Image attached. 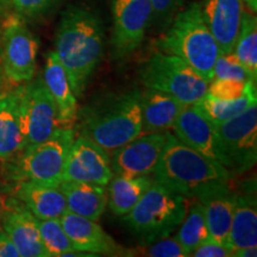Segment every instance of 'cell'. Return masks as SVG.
<instances>
[{"label":"cell","mask_w":257,"mask_h":257,"mask_svg":"<svg viewBox=\"0 0 257 257\" xmlns=\"http://www.w3.org/2000/svg\"><path fill=\"white\" fill-rule=\"evenodd\" d=\"M37 227L48 257H64L67 252L74 250L60 218L37 219Z\"/></svg>","instance_id":"cell-29"},{"label":"cell","mask_w":257,"mask_h":257,"mask_svg":"<svg viewBox=\"0 0 257 257\" xmlns=\"http://www.w3.org/2000/svg\"><path fill=\"white\" fill-rule=\"evenodd\" d=\"M172 128L175 136L182 143L206 159L224 167V159L220 153L213 124L208 121L194 107V105L185 106Z\"/></svg>","instance_id":"cell-14"},{"label":"cell","mask_w":257,"mask_h":257,"mask_svg":"<svg viewBox=\"0 0 257 257\" xmlns=\"http://www.w3.org/2000/svg\"><path fill=\"white\" fill-rule=\"evenodd\" d=\"M18 87L0 92V160L14 159L23 150Z\"/></svg>","instance_id":"cell-22"},{"label":"cell","mask_w":257,"mask_h":257,"mask_svg":"<svg viewBox=\"0 0 257 257\" xmlns=\"http://www.w3.org/2000/svg\"><path fill=\"white\" fill-rule=\"evenodd\" d=\"M197 200L200 201L204 207L211 238L226 244L236 205V193L231 191L229 182H224L201 193Z\"/></svg>","instance_id":"cell-19"},{"label":"cell","mask_w":257,"mask_h":257,"mask_svg":"<svg viewBox=\"0 0 257 257\" xmlns=\"http://www.w3.org/2000/svg\"><path fill=\"white\" fill-rule=\"evenodd\" d=\"M186 104L168 93L146 88L141 95L142 134L160 133L173 127Z\"/></svg>","instance_id":"cell-21"},{"label":"cell","mask_w":257,"mask_h":257,"mask_svg":"<svg viewBox=\"0 0 257 257\" xmlns=\"http://www.w3.org/2000/svg\"><path fill=\"white\" fill-rule=\"evenodd\" d=\"M4 4V2L3 0H0V16H2V5Z\"/></svg>","instance_id":"cell-40"},{"label":"cell","mask_w":257,"mask_h":257,"mask_svg":"<svg viewBox=\"0 0 257 257\" xmlns=\"http://www.w3.org/2000/svg\"><path fill=\"white\" fill-rule=\"evenodd\" d=\"M156 47L184 60L208 83L213 80L214 63L221 51L205 22L200 3H191L180 10L156 41Z\"/></svg>","instance_id":"cell-4"},{"label":"cell","mask_w":257,"mask_h":257,"mask_svg":"<svg viewBox=\"0 0 257 257\" xmlns=\"http://www.w3.org/2000/svg\"><path fill=\"white\" fill-rule=\"evenodd\" d=\"M74 138V128H59L47 141L6 161V176L14 182L37 181L59 186L63 181L64 163Z\"/></svg>","instance_id":"cell-6"},{"label":"cell","mask_w":257,"mask_h":257,"mask_svg":"<svg viewBox=\"0 0 257 257\" xmlns=\"http://www.w3.org/2000/svg\"><path fill=\"white\" fill-rule=\"evenodd\" d=\"M9 3L16 12L23 17H40L49 12L56 5L57 0H3Z\"/></svg>","instance_id":"cell-33"},{"label":"cell","mask_w":257,"mask_h":257,"mask_svg":"<svg viewBox=\"0 0 257 257\" xmlns=\"http://www.w3.org/2000/svg\"><path fill=\"white\" fill-rule=\"evenodd\" d=\"M0 257H21L18 249L4 230L0 231Z\"/></svg>","instance_id":"cell-36"},{"label":"cell","mask_w":257,"mask_h":257,"mask_svg":"<svg viewBox=\"0 0 257 257\" xmlns=\"http://www.w3.org/2000/svg\"><path fill=\"white\" fill-rule=\"evenodd\" d=\"M2 227L22 257H48L41 240L37 218L17 198L6 200Z\"/></svg>","instance_id":"cell-15"},{"label":"cell","mask_w":257,"mask_h":257,"mask_svg":"<svg viewBox=\"0 0 257 257\" xmlns=\"http://www.w3.org/2000/svg\"><path fill=\"white\" fill-rule=\"evenodd\" d=\"M257 104V102H256ZM252 104L232 119L213 125L224 167L231 174H243L257 161V106Z\"/></svg>","instance_id":"cell-9"},{"label":"cell","mask_w":257,"mask_h":257,"mask_svg":"<svg viewBox=\"0 0 257 257\" xmlns=\"http://www.w3.org/2000/svg\"><path fill=\"white\" fill-rule=\"evenodd\" d=\"M231 256L234 257H255L257 256V246H248V248H242L234 250L231 252Z\"/></svg>","instance_id":"cell-37"},{"label":"cell","mask_w":257,"mask_h":257,"mask_svg":"<svg viewBox=\"0 0 257 257\" xmlns=\"http://www.w3.org/2000/svg\"><path fill=\"white\" fill-rule=\"evenodd\" d=\"M152 175L155 181L173 192L195 199L208 189L230 182L232 178L225 167L186 146L169 130Z\"/></svg>","instance_id":"cell-3"},{"label":"cell","mask_w":257,"mask_h":257,"mask_svg":"<svg viewBox=\"0 0 257 257\" xmlns=\"http://www.w3.org/2000/svg\"><path fill=\"white\" fill-rule=\"evenodd\" d=\"M244 4L246 5V8L249 9L250 12L256 14L257 11V0H242Z\"/></svg>","instance_id":"cell-38"},{"label":"cell","mask_w":257,"mask_h":257,"mask_svg":"<svg viewBox=\"0 0 257 257\" xmlns=\"http://www.w3.org/2000/svg\"><path fill=\"white\" fill-rule=\"evenodd\" d=\"M256 83L248 81L246 91L237 99H218L206 93L194 107L212 124H220L232 119L246 110L249 106L256 104Z\"/></svg>","instance_id":"cell-26"},{"label":"cell","mask_w":257,"mask_h":257,"mask_svg":"<svg viewBox=\"0 0 257 257\" xmlns=\"http://www.w3.org/2000/svg\"><path fill=\"white\" fill-rule=\"evenodd\" d=\"M22 131L24 137L23 150L40 144L62 128L55 101L44 85L42 78L27 85L19 86Z\"/></svg>","instance_id":"cell-10"},{"label":"cell","mask_w":257,"mask_h":257,"mask_svg":"<svg viewBox=\"0 0 257 257\" xmlns=\"http://www.w3.org/2000/svg\"><path fill=\"white\" fill-rule=\"evenodd\" d=\"M248 81L230 79H213L208 83L207 93L218 99H237L246 91Z\"/></svg>","instance_id":"cell-32"},{"label":"cell","mask_w":257,"mask_h":257,"mask_svg":"<svg viewBox=\"0 0 257 257\" xmlns=\"http://www.w3.org/2000/svg\"><path fill=\"white\" fill-rule=\"evenodd\" d=\"M141 95L135 88L93 99L78 110L75 135L112 152L125 146L142 134Z\"/></svg>","instance_id":"cell-2"},{"label":"cell","mask_w":257,"mask_h":257,"mask_svg":"<svg viewBox=\"0 0 257 257\" xmlns=\"http://www.w3.org/2000/svg\"><path fill=\"white\" fill-rule=\"evenodd\" d=\"M3 230V227H2V224H0V231H2Z\"/></svg>","instance_id":"cell-41"},{"label":"cell","mask_w":257,"mask_h":257,"mask_svg":"<svg viewBox=\"0 0 257 257\" xmlns=\"http://www.w3.org/2000/svg\"><path fill=\"white\" fill-rule=\"evenodd\" d=\"M213 79H230L238 81H251L245 67L233 53H220L213 68ZM256 83V82H255Z\"/></svg>","instance_id":"cell-30"},{"label":"cell","mask_w":257,"mask_h":257,"mask_svg":"<svg viewBox=\"0 0 257 257\" xmlns=\"http://www.w3.org/2000/svg\"><path fill=\"white\" fill-rule=\"evenodd\" d=\"M60 221L76 251L91 252L95 256L126 255V251L95 220L67 210L60 217Z\"/></svg>","instance_id":"cell-16"},{"label":"cell","mask_w":257,"mask_h":257,"mask_svg":"<svg viewBox=\"0 0 257 257\" xmlns=\"http://www.w3.org/2000/svg\"><path fill=\"white\" fill-rule=\"evenodd\" d=\"M15 198H17L37 219L60 218L67 211L66 199L60 185L37 181L16 182Z\"/></svg>","instance_id":"cell-20"},{"label":"cell","mask_w":257,"mask_h":257,"mask_svg":"<svg viewBox=\"0 0 257 257\" xmlns=\"http://www.w3.org/2000/svg\"><path fill=\"white\" fill-rule=\"evenodd\" d=\"M167 131L143 134L113 150L111 168L113 175H152L167 141Z\"/></svg>","instance_id":"cell-13"},{"label":"cell","mask_w":257,"mask_h":257,"mask_svg":"<svg viewBox=\"0 0 257 257\" xmlns=\"http://www.w3.org/2000/svg\"><path fill=\"white\" fill-rule=\"evenodd\" d=\"M232 53L248 70L250 80H257V19L255 14L243 10Z\"/></svg>","instance_id":"cell-27"},{"label":"cell","mask_w":257,"mask_h":257,"mask_svg":"<svg viewBox=\"0 0 257 257\" xmlns=\"http://www.w3.org/2000/svg\"><path fill=\"white\" fill-rule=\"evenodd\" d=\"M113 176L107 150L82 136H76L67 154L63 181L85 182L107 187Z\"/></svg>","instance_id":"cell-12"},{"label":"cell","mask_w":257,"mask_h":257,"mask_svg":"<svg viewBox=\"0 0 257 257\" xmlns=\"http://www.w3.org/2000/svg\"><path fill=\"white\" fill-rule=\"evenodd\" d=\"M187 199L154 180L123 219L143 244H149L178 229L187 213Z\"/></svg>","instance_id":"cell-5"},{"label":"cell","mask_w":257,"mask_h":257,"mask_svg":"<svg viewBox=\"0 0 257 257\" xmlns=\"http://www.w3.org/2000/svg\"><path fill=\"white\" fill-rule=\"evenodd\" d=\"M5 210H6V200L3 198L2 192H0V224H2V219L3 217H4Z\"/></svg>","instance_id":"cell-39"},{"label":"cell","mask_w":257,"mask_h":257,"mask_svg":"<svg viewBox=\"0 0 257 257\" xmlns=\"http://www.w3.org/2000/svg\"><path fill=\"white\" fill-rule=\"evenodd\" d=\"M111 44L115 59L130 56L143 43L153 17L150 0H113Z\"/></svg>","instance_id":"cell-11"},{"label":"cell","mask_w":257,"mask_h":257,"mask_svg":"<svg viewBox=\"0 0 257 257\" xmlns=\"http://www.w3.org/2000/svg\"><path fill=\"white\" fill-rule=\"evenodd\" d=\"M42 80L55 101L61 127L74 128L79 110L78 98L74 94L66 70L55 51L48 54Z\"/></svg>","instance_id":"cell-18"},{"label":"cell","mask_w":257,"mask_h":257,"mask_svg":"<svg viewBox=\"0 0 257 257\" xmlns=\"http://www.w3.org/2000/svg\"><path fill=\"white\" fill-rule=\"evenodd\" d=\"M138 75L146 88L168 93L186 105L195 104L207 93L208 82L189 64L159 50L144 62Z\"/></svg>","instance_id":"cell-7"},{"label":"cell","mask_w":257,"mask_h":257,"mask_svg":"<svg viewBox=\"0 0 257 257\" xmlns=\"http://www.w3.org/2000/svg\"><path fill=\"white\" fill-rule=\"evenodd\" d=\"M225 245L231 252L248 246H257V205L255 193H236V205Z\"/></svg>","instance_id":"cell-23"},{"label":"cell","mask_w":257,"mask_h":257,"mask_svg":"<svg viewBox=\"0 0 257 257\" xmlns=\"http://www.w3.org/2000/svg\"><path fill=\"white\" fill-rule=\"evenodd\" d=\"M200 6L221 53H232L244 10L242 0H202Z\"/></svg>","instance_id":"cell-17"},{"label":"cell","mask_w":257,"mask_h":257,"mask_svg":"<svg viewBox=\"0 0 257 257\" xmlns=\"http://www.w3.org/2000/svg\"><path fill=\"white\" fill-rule=\"evenodd\" d=\"M191 256L194 257H230L231 251L227 249L225 244H221L217 240L212 239L211 237L205 240L204 243L200 244L194 251L192 252Z\"/></svg>","instance_id":"cell-35"},{"label":"cell","mask_w":257,"mask_h":257,"mask_svg":"<svg viewBox=\"0 0 257 257\" xmlns=\"http://www.w3.org/2000/svg\"><path fill=\"white\" fill-rule=\"evenodd\" d=\"M60 188L66 199L67 210L79 216L98 221L107 207V189L104 186L62 181Z\"/></svg>","instance_id":"cell-24"},{"label":"cell","mask_w":257,"mask_h":257,"mask_svg":"<svg viewBox=\"0 0 257 257\" xmlns=\"http://www.w3.org/2000/svg\"><path fill=\"white\" fill-rule=\"evenodd\" d=\"M179 227L176 238L182 245V248L189 255H192L194 249H197L210 237L204 207L200 201L195 199V202H193L188 207L187 213Z\"/></svg>","instance_id":"cell-28"},{"label":"cell","mask_w":257,"mask_h":257,"mask_svg":"<svg viewBox=\"0 0 257 257\" xmlns=\"http://www.w3.org/2000/svg\"><path fill=\"white\" fill-rule=\"evenodd\" d=\"M153 181L150 175H113L107 185V206L115 216L124 217L140 201Z\"/></svg>","instance_id":"cell-25"},{"label":"cell","mask_w":257,"mask_h":257,"mask_svg":"<svg viewBox=\"0 0 257 257\" xmlns=\"http://www.w3.org/2000/svg\"><path fill=\"white\" fill-rule=\"evenodd\" d=\"M105 35L100 18L88 6L69 5L61 16L55 53L76 98L86 91L104 54Z\"/></svg>","instance_id":"cell-1"},{"label":"cell","mask_w":257,"mask_h":257,"mask_svg":"<svg viewBox=\"0 0 257 257\" xmlns=\"http://www.w3.org/2000/svg\"><path fill=\"white\" fill-rule=\"evenodd\" d=\"M146 248L143 249L144 256L150 257H188L191 256L182 245L174 237H163V238L157 239L155 242L149 244H144Z\"/></svg>","instance_id":"cell-31"},{"label":"cell","mask_w":257,"mask_h":257,"mask_svg":"<svg viewBox=\"0 0 257 257\" xmlns=\"http://www.w3.org/2000/svg\"><path fill=\"white\" fill-rule=\"evenodd\" d=\"M153 17L160 27H168L175 15L184 8L186 0H150Z\"/></svg>","instance_id":"cell-34"},{"label":"cell","mask_w":257,"mask_h":257,"mask_svg":"<svg viewBox=\"0 0 257 257\" xmlns=\"http://www.w3.org/2000/svg\"><path fill=\"white\" fill-rule=\"evenodd\" d=\"M0 66L14 83L31 81L36 72L38 41L29 30L23 16L6 15L0 25Z\"/></svg>","instance_id":"cell-8"}]
</instances>
